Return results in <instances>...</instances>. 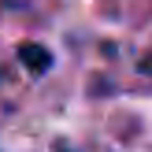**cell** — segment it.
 <instances>
[{
    "label": "cell",
    "instance_id": "obj_1",
    "mask_svg": "<svg viewBox=\"0 0 152 152\" xmlns=\"http://www.w3.org/2000/svg\"><path fill=\"white\" fill-rule=\"evenodd\" d=\"M19 59H22V63H26L34 74L48 71V63H52V59H48V52H45L41 45H22V48H19Z\"/></svg>",
    "mask_w": 152,
    "mask_h": 152
}]
</instances>
